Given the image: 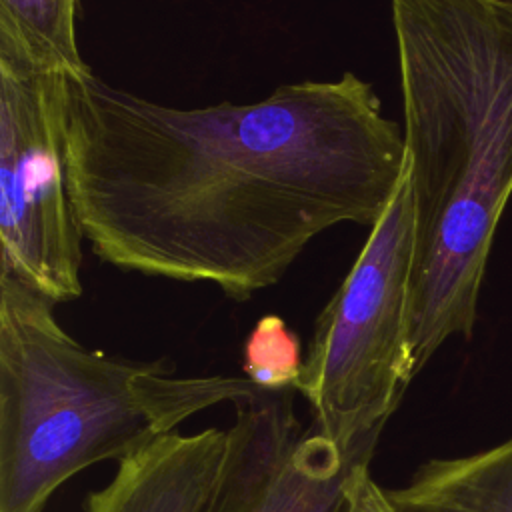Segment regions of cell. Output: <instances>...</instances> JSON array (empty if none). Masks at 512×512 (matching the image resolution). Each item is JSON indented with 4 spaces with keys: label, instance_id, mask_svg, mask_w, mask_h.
Segmentation results:
<instances>
[{
    "label": "cell",
    "instance_id": "cell-1",
    "mask_svg": "<svg viewBox=\"0 0 512 512\" xmlns=\"http://www.w3.org/2000/svg\"><path fill=\"white\" fill-rule=\"evenodd\" d=\"M404 170V132L354 72L202 108L158 104L94 72L66 78L76 220L92 252L126 272L246 300L328 228H372Z\"/></svg>",
    "mask_w": 512,
    "mask_h": 512
},
{
    "label": "cell",
    "instance_id": "cell-2",
    "mask_svg": "<svg viewBox=\"0 0 512 512\" xmlns=\"http://www.w3.org/2000/svg\"><path fill=\"white\" fill-rule=\"evenodd\" d=\"M414 208L408 342L414 376L470 338L512 196V6L392 0Z\"/></svg>",
    "mask_w": 512,
    "mask_h": 512
},
{
    "label": "cell",
    "instance_id": "cell-3",
    "mask_svg": "<svg viewBox=\"0 0 512 512\" xmlns=\"http://www.w3.org/2000/svg\"><path fill=\"white\" fill-rule=\"evenodd\" d=\"M54 306L0 274V512H44L74 474L258 392L246 376H180L160 360L90 350Z\"/></svg>",
    "mask_w": 512,
    "mask_h": 512
},
{
    "label": "cell",
    "instance_id": "cell-4",
    "mask_svg": "<svg viewBox=\"0 0 512 512\" xmlns=\"http://www.w3.org/2000/svg\"><path fill=\"white\" fill-rule=\"evenodd\" d=\"M414 208L408 164L356 262L318 314L296 392L344 454L374 452L414 378L408 342Z\"/></svg>",
    "mask_w": 512,
    "mask_h": 512
},
{
    "label": "cell",
    "instance_id": "cell-5",
    "mask_svg": "<svg viewBox=\"0 0 512 512\" xmlns=\"http://www.w3.org/2000/svg\"><path fill=\"white\" fill-rule=\"evenodd\" d=\"M82 230L66 178V76L0 64V274L80 298Z\"/></svg>",
    "mask_w": 512,
    "mask_h": 512
},
{
    "label": "cell",
    "instance_id": "cell-6",
    "mask_svg": "<svg viewBox=\"0 0 512 512\" xmlns=\"http://www.w3.org/2000/svg\"><path fill=\"white\" fill-rule=\"evenodd\" d=\"M296 388L234 402L228 456L210 512H336L350 472L372 452L344 454L296 414Z\"/></svg>",
    "mask_w": 512,
    "mask_h": 512
},
{
    "label": "cell",
    "instance_id": "cell-7",
    "mask_svg": "<svg viewBox=\"0 0 512 512\" xmlns=\"http://www.w3.org/2000/svg\"><path fill=\"white\" fill-rule=\"evenodd\" d=\"M228 428L168 434L118 462L84 512H210L228 456Z\"/></svg>",
    "mask_w": 512,
    "mask_h": 512
},
{
    "label": "cell",
    "instance_id": "cell-8",
    "mask_svg": "<svg viewBox=\"0 0 512 512\" xmlns=\"http://www.w3.org/2000/svg\"><path fill=\"white\" fill-rule=\"evenodd\" d=\"M386 492L398 512H512V438L468 456L428 460Z\"/></svg>",
    "mask_w": 512,
    "mask_h": 512
},
{
    "label": "cell",
    "instance_id": "cell-9",
    "mask_svg": "<svg viewBox=\"0 0 512 512\" xmlns=\"http://www.w3.org/2000/svg\"><path fill=\"white\" fill-rule=\"evenodd\" d=\"M80 0H0V64L78 78L92 72L80 56Z\"/></svg>",
    "mask_w": 512,
    "mask_h": 512
},
{
    "label": "cell",
    "instance_id": "cell-10",
    "mask_svg": "<svg viewBox=\"0 0 512 512\" xmlns=\"http://www.w3.org/2000/svg\"><path fill=\"white\" fill-rule=\"evenodd\" d=\"M302 344L296 332L276 316H262L244 342V376L264 392L296 388L302 372Z\"/></svg>",
    "mask_w": 512,
    "mask_h": 512
},
{
    "label": "cell",
    "instance_id": "cell-11",
    "mask_svg": "<svg viewBox=\"0 0 512 512\" xmlns=\"http://www.w3.org/2000/svg\"><path fill=\"white\" fill-rule=\"evenodd\" d=\"M336 512H398L386 488L370 474L368 462L358 464L344 486V496Z\"/></svg>",
    "mask_w": 512,
    "mask_h": 512
},
{
    "label": "cell",
    "instance_id": "cell-12",
    "mask_svg": "<svg viewBox=\"0 0 512 512\" xmlns=\"http://www.w3.org/2000/svg\"><path fill=\"white\" fill-rule=\"evenodd\" d=\"M494 2H500V4H506V6H512V0H494Z\"/></svg>",
    "mask_w": 512,
    "mask_h": 512
}]
</instances>
